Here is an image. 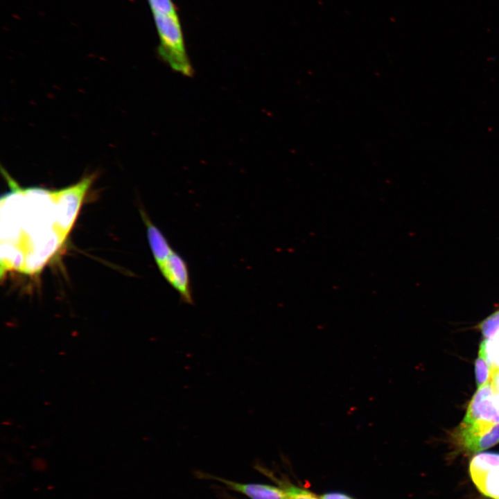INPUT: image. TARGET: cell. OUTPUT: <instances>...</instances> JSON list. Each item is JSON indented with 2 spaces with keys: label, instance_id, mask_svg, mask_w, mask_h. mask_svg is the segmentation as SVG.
<instances>
[{
  "label": "cell",
  "instance_id": "obj_1",
  "mask_svg": "<svg viewBox=\"0 0 499 499\" xmlns=\"http://www.w3.org/2000/svg\"><path fill=\"white\" fill-rule=\"evenodd\" d=\"M159 43L157 53L174 71L192 77L194 69L188 55L178 12L152 13Z\"/></svg>",
  "mask_w": 499,
  "mask_h": 499
},
{
  "label": "cell",
  "instance_id": "obj_2",
  "mask_svg": "<svg viewBox=\"0 0 499 499\" xmlns=\"http://www.w3.org/2000/svg\"><path fill=\"white\" fill-rule=\"evenodd\" d=\"M95 175L82 178L70 186L53 191V220L55 231L64 241L75 222L83 199L91 186Z\"/></svg>",
  "mask_w": 499,
  "mask_h": 499
},
{
  "label": "cell",
  "instance_id": "obj_3",
  "mask_svg": "<svg viewBox=\"0 0 499 499\" xmlns=\"http://www.w3.org/2000/svg\"><path fill=\"white\" fill-rule=\"evenodd\" d=\"M471 478L478 490L491 499H499V453L483 452L474 455L469 464Z\"/></svg>",
  "mask_w": 499,
  "mask_h": 499
},
{
  "label": "cell",
  "instance_id": "obj_4",
  "mask_svg": "<svg viewBox=\"0 0 499 499\" xmlns=\"http://www.w3.org/2000/svg\"><path fill=\"white\" fill-rule=\"evenodd\" d=\"M496 391L493 381L478 388L469 404L462 423L482 426H494L498 423L499 408L495 403Z\"/></svg>",
  "mask_w": 499,
  "mask_h": 499
},
{
  "label": "cell",
  "instance_id": "obj_5",
  "mask_svg": "<svg viewBox=\"0 0 499 499\" xmlns=\"http://www.w3.org/2000/svg\"><path fill=\"white\" fill-rule=\"evenodd\" d=\"M454 439L461 451L479 453L499 443V423L487 427L461 423L455 432Z\"/></svg>",
  "mask_w": 499,
  "mask_h": 499
},
{
  "label": "cell",
  "instance_id": "obj_6",
  "mask_svg": "<svg viewBox=\"0 0 499 499\" xmlns=\"http://www.w3.org/2000/svg\"><path fill=\"white\" fill-rule=\"evenodd\" d=\"M158 268L167 283L179 294L180 300L193 305L189 269L182 256L174 250Z\"/></svg>",
  "mask_w": 499,
  "mask_h": 499
},
{
  "label": "cell",
  "instance_id": "obj_7",
  "mask_svg": "<svg viewBox=\"0 0 499 499\" xmlns=\"http://www.w3.org/2000/svg\"><path fill=\"white\" fill-rule=\"evenodd\" d=\"M206 476L220 482L229 489L243 493L251 499H288L283 489L271 485L239 483L211 475Z\"/></svg>",
  "mask_w": 499,
  "mask_h": 499
},
{
  "label": "cell",
  "instance_id": "obj_8",
  "mask_svg": "<svg viewBox=\"0 0 499 499\" xmlns=\"http://www.w3.org/2000/svg\"><path fill=\"white\" fill-rule=\"evenodd\" d=\"M140 213L146 227L147 238L152 256L159 268L174 250L163 233L151 221L145 210L140 209Z\"/></svg>",
  "mask_w": 499,
  "mask_h": 499
},
{
  "label": "cell",
  "instance_id": "obj_9",
  "mask_svg": "<svg viewBox=\"0 0 499 499\" xmlns=\"http://www.w3.org/2000/svg\"><path fill=\"white\" fill-rule=\"evenodd\" d=\"M475 372L478 388L494 381L496 374L487 360L486 340L480 345L478 358L475 362Z\"/></svg>",
  "mask_w": 499,
  "mask_h": 499
},
{
  "label": "cell",
  "instance_id": "obj_10",
  "mask_svg": "<svg viewBox=\"0 0 499 499\" xmlns=\"http://www.w3.org/2000/svg\"><path fill=\"white\" fill-rule=\"evenodd\" d=\"M478 329H480L486 340L493 338L499 332V307L498 308L482 321Z\"/></svg>",
  "mask_w": 499,
  "mask_h": 499
},
{
  "label": "cell",
  "instance_id": "obj_11",
  "mask_svg": "<svg viewBox=\"0 0 499 499\" xmlns=\"http://www.w3.org/2000/svg\"><path fill=\"white\" fill-rule=\"evenodd\" d=\"M283 489L288 499H319L315 494L295 486L286 485Z\"/></svg>",
  "mask_w": 499,
  "mask_h": 499
},
{
  "label": "cell",
  "instance_id": "obj_12",
  "mask_svg": "<svg viewBox=\"0 0 499 499\" xmlns=\"http://www.w3.org/2000/svg\"><path fill=\"white\" fill-rule=\"evenodd\" d=\"M320 499H352L350 497L338 493H326L320 497Z\"/></svg>",
  "mask_w": 499,
  "mask_h": 499
}]
</instances>
